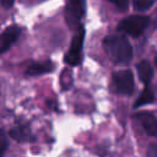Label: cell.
Returning a JSON list of instances; mask_svg holds the SVG:
<instances>
[{
    "mask_svg": "<svg viewBox=\"0 0 157 157\" xmlns=\"http://www.w3.org/2000/svg\"><path fill=\"white\" fill-rule=\"evenodd\" d=\"M103 49L114 64H128L132 59V47L124 36H107L103 40Z\"/></svg>",
    "mask_w": 157,
    "mask_h": 157,
    "instance_id": "cell-1",
    "label": "cell"
},
{
    "mask_svg": "<svg viewBox=\"0 0 157 157\" xmlns=\"http://www.w3.org/2000/svg\"><path fill=\"white\" fill-rule=\"evenodd\" d=\"M83 38H85V28L80 23L76 27V31L74 33L70 48L67 50V53L64 56V60L67 65L75 66L78 65L81 63L82 59V45H83Z\"/></svg>",
    "mask_w": 157,
    "mask_h": 157,
    "instance_id": "cell-2",
    "label": "cell"
},
{
    "mask_svg": "<svg viewBox=\"0 0 157 157\" xmlns=\"http://www.w3.org/2000/svg\"><path fill=\"white\" fill-rule=\"evenodd\" d=\"M148 23H150V20L147 16L134 15L121 20L118 25V31L124 32L132 37H139L145 32Z\"/></svg>",
    "mask_w": 157,
    "mask_h": 157,
    "instance_id": "cell-3",
    "label": "cell"
},
{
    "mask_svg": "<svg viewBox=\"0 0 157 157\" xmlns=\"http://www.w3.org/2000/svg\"><path fill=\"white\" fill-rule=\"evenodd\" d=\"M112 82L114 91L120 94H131L134 92V75L130 70L115 71L112 75Z\"/></svg>",
    "mask_w": 157,
    "mask_h": 157,
    "instance_id": "cell-4",
    "label": "cell"
},
{
    "mask_svg": "<svg viewBox=\"0 0 157 157\" xmlns=\"http://www.w3.org/2000/svg\"><path fill=\"white\" fill-rule=\"evenodd\" d=\"M85 15V0H67L65 6V17L70 27H77L81 17Z\"/></svg>",
    "mask_w": 157,
    "mask_h": 157,
    "instance_id": "cell-5",
    "label": "cell"
},
{
    "mask_svg": "<svg viewBox=\"0 0 157 157\" xmlns=\"http://www.w3.org/2000/svg\"><path fill=\"white\" fill-rule=\"evenodd\" d=\"M134 118L139 121V124L142 126V129L148 136L157 137V118L153 114L148 112H141L135 114Z\"/></svg>",
    "mask_w": 157,
    "mask_h": 157,
    "instance_id": "cell-6",
    "label": "cell"
},
{
    "mask_svg": "<svg viewBox=\"0 0 157 157\" xmlns=\"http://www.w3.org/2000/svg\"><path fill=\"white\" fill-rule=\"evenodd\" d=\"M21 33V28L18 26H9L1 34H0V54L6 52L18 38Z\"/></svg>",
    "mask_w": 157,
    "mask_h": 157,
    "instance_id": "cell-7",
    "label": "cell"
},
{
    "mask_svg": "<svg viewBox=\"0 0 157 157\" xmlns=\"http://www.w3.org/2000/svg\"><path fill=\"white\" fill-rule=\"evenodd\" d=\"M52 70H53V63L50 60H47V61L34 63V64L29 65L26 70V75L27 76H38V75L50 72Z\"/></svg>",
    "mask_w": 157,
    "mask_h": 157,
    "instance_id": "cell-8",
    "label": "cell"
},
{
    "mask_svg": "<svg viewBox=\"0 0 157 157\" xmlns=\"http://www.w3.org/2000/svg\"><path fill=\"white\" fill-rule=\"evenodd\" d=\"M136 69H137V74H139V77L141 80V82L145 86H148V83L151 82V80L153 77V69H152L151 64L148 61L144 60V61H140L136 65Z\"/></svg>",
    "mask_w": 157,
    "mask_h": 157,
    "instance_id": "cell-9",
    "label": "cell"
},
{
    "mask_svg": "<svg viewBox=\"0 0 157 157\" xmlns=\"http://www.w3.org/2000/svg\"><path fill=\"white\" fill-rule=\"evenodd\" d=\"M10 136L12 139H15L18 142H25L28 141L31 137V132H29V128L25 126V125H16L10 130Z\"/></svg>",
    "mask_w": 157,
    "mask_h": 157,
    "instance_id": "cell-10",
    "label": "cell"
},
{
    "mask_svg": "<svg viewBox=\"0 0 157 157\" xmlns=\"http://www.w3.org/2000/svg\"><path fill=\"white\" fill-rule=\"evenodd\" d=\"M153 102H155V96H153L152 91L148 88V86H146L145 90H144V92H142V93L140 94V97L136 99L134 107H135V108H139V107H141V105L150 104V103H153Z\"/></svg>",
    "mask_w": 157,
    "mask_h": 157,
    "instance_id": "cell-11",
    "label": "cell"
},
{
    "mask_svg": "<svg viewBox=\"0 0 157 157\" xmlns=\"http://www.w3.org/2000/svg\"><path fill=\"white\" fill-rule=\"evenodd\" d=\"M155 4V0H132V5L137 11L148 10Z\"/></svg>",
    "mask_w": 157,
    "mask_h": 157,
    "instance_id": "cell-12",
    "label": "cell"
},
{
    "mask_svg": "<svg viewBox=\"0 0 157 157\" xmlns=\"http://www.w3.org/2000/svg\"><path fill=\"white\" fill-rule=\"evenodd\" d=\"M7 146H9V140H7V137H6L5 131L0 128V156H2V155L6 152Z\"/></svg>",
    "mask_w": 157,
    "mask_h": 157,
    "instance_id": "cell-13",
    "label": "cell"
},
{
    "mask_svg": "<svg viewBox=\"0 0 157 157\" xmlns=\"http://www.w3.org/2000/svg\"><path fill=\"white\" fill-rule=\"evenodd\" d=\"M112 4H114L119 10H126L129 6V1L128 0H110Z\"/></svg>",
    "mask_w": 157,
    "mask_h": 157,
    "instance_id": "cell-14",
    "label": "cell"
},
{
    "mask_svg": "<svg viewBox=\"0 0 157 157\" xmlns=\"http://www.w3.org/2000/svg\"><path fill=\"white\" fill-rule=\"evenodd\" d=\"M148 157H157V145H151L146 153Z\"/></svg>",
    "mask_w": 157,
    "mask_h": 157,
    "instance_id": "cell-15",
    "label": "cell"
},
{
    "mask_svg": "<svg viewBox=\"0 0 157 157\" xmlns=\"http://www.w3.org/2000/svg\"><path fill=\"white\" fill-rule=\"evenodd\" d=\"M0 2H1V5H2V7H5V9H10V7L13 5L15 0H0Z\"/></svg>",
    "mask_w": 157,
    "mask_h": 157,
    "instance_id": "cell-16",
    "label": "cell"
},
{
    "mask_svg": "<svg viewBox=\"0 0 157 157\" xmlns=\"http://www.w3.org/2000/svg\"><path fill=\"white\" fill-rule=\"evenodd\" d=\"M156 65H157V55H156Z\"/></svg>",
    "mask_w": 157,
    "mask_h": 157,
    "instance_id": "cell-17",
    "label": "cell"
}]
</instances>
